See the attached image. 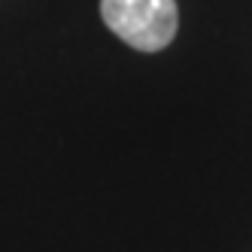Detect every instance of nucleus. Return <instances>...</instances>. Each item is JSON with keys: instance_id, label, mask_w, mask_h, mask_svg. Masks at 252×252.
<instances>
[{"instance_id": "f257e3e1", "label": "nucleus", "mask_w": 252, "mask_h": 252, "mask_svg": "<svg viewBox=\"0 0 252 252\" xmlns=\"http://www.w3.org/2000/svg\"><path fill=\"white\" fill-rule=\"evenodd\" d=\"M100 19L137 52L167 49L179 28L176 0H100Z\"/></svg>"}]
</instances>
